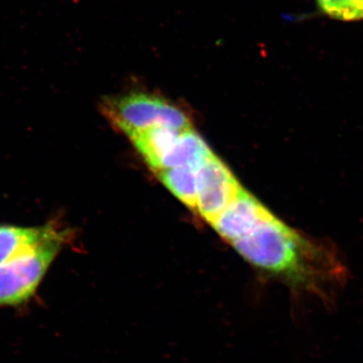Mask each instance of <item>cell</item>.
<instances>
[{"label": "cell", "mask_w": 363, "mask_h": 363, "mask_svg": "<svg viewBox=\"0 0 363 363\" xmlns=\"http://www.w3.org/2000/svg\"><path fill=\"white\" fill-rule=\"evenodd\" d=\"M205 140L193 128L184 130L175 145L160 162L156 174L171 168H201L214 156Z\"/></svg>", "instance_id": "cell-6"}, {"label": "cell", "mask_w": 363, "mask_h": 363, "mask_svg": "<svg viewBox=\"0 0 363 363\" xmlns=\"http://www.w3.org/2000/svg\"><path fill=\"white\" fill-rule=\"evenodd\" d=\"M160 180L189 209L196 212L198 203V169L180 167L157 173Z\"/></svg>", "instance_id": "cell-8"}, {"label": "cell", "mask_w": 363, "mask_h": 363, "mask_svg": "<svg viewBox=\"0 0 363 363\" xmlns=\"http://www.w3.org/2000/svg\"><path fill=\"white\" fill-rule=\"evenodd\" d=\"M242 186L225 164L214 155L198 169L196 213L211 224L240 194Z\"/></svg>", "instance_id": "cell-3"}, {"label": "cell", "mask_w": 363, "mask_h": 363, "mask_svg": "<svg viewBox=\"0 0 363 363\" xmlns=\"http://www.w3.org/2000/svg\"><path fill=\"white\" fill-rule=\"evenodd\" d=\"M183 131L159 126L135 133L130 136V140L147 166L156 172L160 162L171 150Z\"/></svg>", "instance_id": "cell-7"}, {"label": "cell", "mask_w": 363, "mask_h": 363, "mask_svg": "<svg viewBox=\"0 0 363 363\" xmlns=\"http://www.w3.org/2000/svg\"><path fill=\"white\" fill-rule=\"evenodd\" d=\"M317 4L326 16L335 20H363V0H317Z\"/></svg>", "instance_id": "cell-9"}, {"label": "cell", "mask_w": 363, "mask_h": 363, "mask_svg": "<svg viewBox=\"0 0 363 363\" xmlns=\"http://www.w3.org/2000/svg\"><path fill=\"white\" fill-rule=\"evenodd\" d=\"M107 121L130 138L152 128H192L190 117L180 107L164 97L142 91L105 98L101 105Z\"/></svg>", "instance_id": "cell-1"}, {"label": "cell", "mask_w": 363, "mask_h": 363, "mask_svg": "<svg viewBox=\"0 0 363 363\" xmlns=\"http://www.w3.org/2000/svg\"><path fill=\"white\" fill-rule=\"evenodd\" d=\"M69 235L64 229L39 247L0 264V308L18 307L33 297Z\"/></svg>", "instance_id": "cell-2"}, {"label": "cell", "mask_w": 363, "mask_h": 363, "mask_svg": "<svg viewBox=\"0 0 363 363\" xmlns=\"http://www.w3.org/2000/svg\"><path fill=\"white\" fill-rule=\"evenodd\" d=\"M64 229L51 222L35 227L0 224V264L39 247Z\"/></svg>", "instance_id": "cell-5"}, {"label": "cell", "mask_w": 363, "mask_h": 363, "mask_svg": "<svg viewBox=\"0 0 363 363\" xmlns=\"http://www.w3.org/2000/svg\"><path fill=\"white\" fill-rule=\"evenodd\" d=\"M271 210L245 188L211 223L226 242L233 245L257 225Z\"/></svg>", "instance_id": "cell-4"}]
</instances>
